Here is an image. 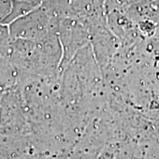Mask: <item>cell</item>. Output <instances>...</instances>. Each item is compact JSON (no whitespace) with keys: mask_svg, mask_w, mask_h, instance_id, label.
<instances>
[{"mask_svg":"<svg viewBox=\"0 0 159 159\" xmlns=\"http://www.w3.org/2000/svg\"><path fill=\"white\" fill-rule=\"evenodd\" d=\"M30 125L23 98L16 92H7L0 98V134L28 137Z\"/></svg>","mask_w":159,"mask_h":159,"instance_id":"obj_1","label":"cell"},{"mask_svg":"<svg viewBox=\"0 0 159 159\" xmlns=\"http://www.w3.org/2000/svg\"><path fill=\"white\" fill-rule=\"evenodd\" d=\"M118 151V148L114 145L109 144L108 146L103 148L94 159H114Z\"/></svg>","mask_w":159,"mask_h":159,"instance_id":"obj_2","label":"cell"},{"mask_svg":"<svg viewBox=\"0 0 159 159\" xmlns=\"http://www.w3.org/2000/svg\"><path fill=\"white\" fill-rule=\"evenodd\" d=\"M114 159H135L132 153L128 150H119Z\"/></svg>","mask_w":159,"mask_h":159,"instance_id":"obj_3","label":"cell"},{"mask_svg":"<svg viewBox=\"0 0 159 159\" xmlns=\"http://www.w3.org/2000/svg\"><path fill=\"white\" fill-rule=\"evenodd\" d=\"M69 159H70V158H69Z\"/></svg>","mask_w":159,"mask_h":159,"instance_id":"obj_4","label":"cell"}]
</instances>
